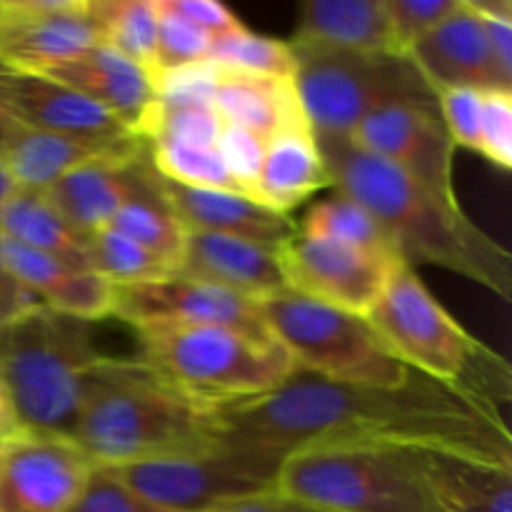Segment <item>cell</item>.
<instances>
[{
    "label": "cell",
    "instance_id": "f1b7e54d",
    "mask_svg": "<svg viewBox=\"0 0 512 512\" xmlns=\"http://www.w3.org/2000/svg\"><path fill=\"white\" fill-rule=\"evenodd\" d=\"M298 233L310 235V238L333 240V243L363 250V253L388 260V263H403L388 235L378 225V220L363 205L340 193H333L330 198L308 208L305 218L298 223Z\"/></svg>",
    "mask_w": 512,
    "mask_h": 512
},
{
    "label": "cell",
    "instance_id": "d6986e66",
    "mask_svg": "<svg viewBox=\"0 0 512 512\" xmlns=\"http://www.w3.org/2000/svg\"><path fill=\"white\" fill-rule=\"evenodd\" d=\"M408 58L435 95L450 88L512 93V83L490 53L483 23L465 0H458L453 13L410 48Z\"/></svg>",
    "mask_w": 512,
    "mask_h": 512
},
{
    "label": "cell",
    "instance_id": "7dc6e473",
    "mask_svg": "<svg viewBox=\"0 0 512 512\" xmlns=\"http://www.w3.org/2000/svg\"><path fill=\"white\" fill-rule=\"evenodd\" d=\"M0 18H3V0H0Z\"/></svg>",
    "mask_w": 512,
    "mask_h": 512
},
{
    "label": "cell",
    "instance_id": "d6a6232c",
    "mask_svg": "<svg viewBox=\"0 0 512 512\" xmlns=\"http://www.w3.org/2000/svg\"><path fill=\"white\" fill-rule=\"evenodd\" d=\"M110 228L123 233L125 238L135 240L145 250H150V253L163 258L165 263H170L178 270L188 230L175 218V213L168 208L165 198L128 203L110 220Z\"/></svg>",
    "mask_w": 512,
    "mask_h": 512
},
{
    "label": "cell",
    "instance_id": "8fae6325",
    "mask_svg": "<svg viewBox=\"0 0 512 512\" xmlns=\"http://www.w3.org/2000/svg\"><path fill=\"white\" fill-rule=\"evenodd\" d=\"M133 330L165 325H215L253 338H273L258 303L203 280L170 275L153 283L113 285V315Z\"/></svg>",
    "mask_w": 512,
    "mask_h": 512
},
{
    "label": "cell",
    "instance_id": "277c9868",
    "mask_svg": "<svg viewBox=\"0 0 512 512\" xmlns=\"http://www.w3.org/2000/svg\"><path fill=\"white\" fill-rule=\"evenodd\" d=\"M365 320L385 348L410 370L503 410L512 398V370L495 350L468 333L410 265H400Z\"/></svg>",
    "mask_w": 512,
    "mask_h": 512
},
{
    "label": "cell",
    "instance_id": "5bb4252c",
    "mask_svg": "<svg viewBox=\"0 0 512 512\" xmlns=\"http://www.w3.org/2000/svg\"><path fill=\"white\" fill-rule=\"evenodd\" d=\"M0 100H3L5 113L15 123L63 135V138L78 140V143L113 150L145 143L108 110L48 75L23 73V70L3 65Z\"/></svg>",
    "mask_w": 512,
    "mask_h": 512
},
{
    "label": "cell",
    "instance_id": "ee69618b",
    "mask_svg": "<svg viewBox=\"0 0 512 512\" xmlns=\"http://www.w3.org/2000/svg\"><path fill=\"white\" fill-rule=\"evenodd\" d=\"M25 433H28V430L20 423V415L18 410H15L13 398H10L8 385L0 378V445L13 443V440L23 438Z\"/></svg>",
    "mask_w": 512,
    "mask_h": 512
},
{
    "label": "cell",
    "instance_id": "ba28073f",
    "mask_svg": "<svg viewBox=\"0 0 512 512\" xmlns=\"http://www.w3.org/2000/svg\"><path fill=\"white\" fill-rule=\"evenodd\" d=\"M290 48L295 93L318 138H350L365 118L388 105L440 113L438 95L405 55Z\"/></svg>",
    "mask_w": 512,
    "mask_h": 512
},
{
    "label": "cell",
    "instance_id": "ac0fdd59",
    "mask_svg": "<svg viewBox=\"0 0 512 512\" xmlns=\"http://www.w3.org/2000/svg\"><path fill=\"white\" fill-rule=\"evenodd\" d=\"M40 75H48L93 100L95 105L115 115L130 133L148 143L160 108L158 88L148 70L120 55L118 50L95 43Z\"/></svg>",
    "mask_w": 512,
    "mask_h": 512
},
{
    "label": "cell",
    "instance_id": "3957f363",
    "mask_svg": "<svg viewBox=\"0 0 512 512\" xmlns=\"http://www.w3.org/2000/svg\"><path fill=\"white\" fill-rule=\"evenodd\" d=\"M73 440L95 465L143 463L218 443V410L185 395L143 355H103L85 378Z\"/></svg>",
    "mask_w": 512,
    "mask_h": 512
},
{
    "label": "cell",
    "instance_id": "4dcf8cb0",
    "mask_svg": "<svg viewBox=\"0 0 512 512\" xmlns=\"http://www.w3.org/2000/svg\"><path fill=\"white\" fill-rule=\"evenodd\" d=\"M208 63L225 73L255 75V78L293 80L295 75V53L288 40L260 35L250 28H240L213 40Z\"/></svg>",
    "mask_w": 512,
    "mask_h": 512
},
{
    "label": "cell",
    "instance_id": "f546056e",
    "mask_svg": "<svg viewBox=\"0 0 512 512\" xmlns=\"http://www.w3.org/2000/svg\"><path fill=\"white\" fill-rule=\"evenodd\" d=\"M100 30V43L110 45L150 73L158 40L155 0H90Z\"/></svg>",
    "mask_w": 512,
    "mask_h": 512
},
{
    "label": "cell",
    "instance_id": "74e56055",
    "mask_svg": "<svg viewBox=\"0 0 512 512\" xmlns=\"http://www.w3.org/2000/svg\"><path fill=\"white\" fill-rule=\"evenodd\" d=\"M480 155L500 170L512 168V93L485 90Z\"/></svg>",
    "mask_w": 512,
    "mask_h": 512
},
{
    "label": "cell",
    "instance_id": "83f0119b",
    "mask_svg": "<svg viewBox=\"0 0 512 512\" xmlns=\"http://www.w3.org/2000/svg\"><path fill=\"white\" fill-rule=\"evenodd\" d=\"M0 235L35 253L90 270L88 235L78 233L43 190L15 188L0 203Z\"/></svg>",
    "mask_w": 512,
    "mask_h": 512
},
{
    "label": "cell",
    "instance_id": "5b68a950",
    "mask_svg": "<svg viewBox=\"0 0 512 512\" xmlns=\"http://www.w3.org/2000/svg\"><path fill=\"white\" fill-rule=\"evenodd\" d=\"M100 358L93 323L43 305L0 328V378L28 433L73 440L85 378Z\"/></svg>",
    "mask_w": 512,
    "mask_h": 512
},
{
    "label": "cell",
    "instance_id": "e0dca14e",
    "mask_svg": "<svg viewBox=\"0 0 512 512\" xmlns=\"http://www.w3.org/2000/svg\"><path fill=\"white\" fill-rule=\"evenodd\" d=\"M58 213L78 233L108 228L110 220L135 200H160V175L150 160L148 143L118 155H103L70 170L45 190Z\"/></svg>",
    "mask_w": 512,
    "mask_h": 512
},
{
    "label": "cell",
    "instance_id": "7c38bea8",
    "mask_svg": "<svg viewBox=\"0 0 512 512\" xmlns=\"http://www.w3.org/2000/svg\"><path fill=\"white\" fill-rule=\"evenodd\" d=\"M280 265L288 290L365 318L403 263H388L333 240L295 233L280 250Z\"/></svg>",
    "mask_w": 512,
    "mask_h": 512
},
{
    "label": "cell",
    "instance_id": "603a6c76",
    "mask_svg": "<svg viewBox=\"0 0 512 512\" xmlns=\"http://www.w3.org/2000/svg\"><path fill=\"white\" fill-rule=\"evenodd\" d=\"M330 178L310 125L288 128L265 140L263 165L255 180L253 200L275 213L290 215L310 195L328 188Z\"/></svg>",
    "mask_w": 512,
    "mask_h": 512
},
{
    "label": "cell",
    "instance_id": "bcb514c9",
    "mask_svg": "<svg viewBox=\"0 0 512 512\" xmlns=\"http://www.w3.org/2000/svg\"><path fill=\"white\" fill-rule=\"evenodd\" d=\"M13 190H15L13 180L8 178V173H5V170H3V165H0V203H3V200L8 198V195L13 193Z\"/></svg>",
    "mask_w": 512,
    "mask_h": 512
},
{
    "label": "cell",
    "instance_id": "30bf717a",
    "mask_svg": "<svg viewBox=\"0 0 512 512\" xmlns=\"http://www.w3.org/2000/svg\"><path fill=\"white\" fill-rule=\"evenodd\" d=\"M283 455L213 443L188 453L118 465L115 475L163 512H215L235 500L278 490Z\"/></svg>",
    "mask_w": 512,
    "mask_h": 512
},
{
    "label": "cell",
    "instance_id": "cb8c5ba5",
    "mask_svg": "<svg viewBox=\"0 0 512 512\" xmlns=\"http://www.w3.org/2000/svg\"><path fill=\"white\" fill-rule=\"evenodd\" d=\"M288 43L350 53H395L385 0H305Z\"/></svg>",
    "mask_w": 512,
    "mask_h": 512
},
{
    "label": "cell",
    "instance_id": "9c48e42d",
    "mask_svg": "<svg viewBox=\"0 0 512 512\" xmlns=\"http://www.w3.org/2000/svg\"><path fill=\"white\" fill-rule=\"evenodd\" d=\"M258 310L295 370L338 383L395 385L408 378V365L385 348L363 315L315 303L293 290L260 300Z\"/></svg>",
    "mask_w": 512,
    "mask_h": 512
},
{
    "label": "cell",
    "instance_id": "ffe728a7",
    "mask_svg": "<svg viewBox=\"0 0 512 512\" xmlns=\"http://www.w3.org/2000/svg\"><path fill=\"white\" fill-rule=\"evenodd\" d=\"M160 193L190 233L240 238L275 253H280L298 233V223L290 215L275 213L258 200L233 190L188 188L160 175Z\"/></svg>",
    "mask_w": 512,
    "mask_h": 512
},
{
    "label": "cell",
    "instance_id": "4fadbf2b",
    "mask_svg": "<svg viewBox=\"0 0 512 512\" xmlns=\"http://www.w3.org/2000/svg\"><path fill=\"white\" fill-rule=\"evenodd\" d=\"M93 470L75 440L25 433L0 445V512H65Z\"/></svg>",
    "mask_w": 512,
    "mask_h": 512
},
{
    "label": "cell",
    "instance_id": "836d02e7",
    "mask_svg": "<svg viewBox=\"0 0 512 512\" xmlns=\"http://www.w3.org/2000/svg\"><path fill=\"white\" fill-rule=\"evenodd\" d=\"M155 3H158V40H155V58L150 68L153 83L165 75L203 65L210 50V38H205L188 20L173 13L163 0H155Z\"/></svg>",
    "mask_w": 512,
    "mask_h": 512
},
{
    "label": "cell",
    "instance_id": "484cf974",
    "mask_svg": "<svg viewBox=\"0 0 512 512\" xmlns=\"http://www.w3.org/2000/svg\"><path fill=\"white\" fill-rule=\"evenodd\" d=\"M138 143L133 148L113 150V148H95V145L78 143V140L63 138V135L45 133V130L28 128V125L13 123L8 135L0 143V165L13 180L15 188L25 190H48L58 183L60 178L80 165L90 163L103 155L128 153V150L140 148Z\"/></svg>",
    "mask_w": 512,
    "mask_h": 512
},
{
    "label": "cell",
    "instance_id": "7bdbcfd3",
    "mask_svg": "<svg viewBox=\"0 0 512 512\" xmlns=\"http://www.w3.org/2000/svg\"><path fill=\"white\" fill-rule=\"evenodd\" d=\"M215 512H323L313 505H305L300 500L288 498V495L278 493H263V495H253V498H245V500H235V503L223 505Z\"/></svg>",
    "mask_w": 512,
    "mask_h": 512
},
{
    "label": "cell",
    "instance_id": "8992f818",
    "mask_svg": "<svg viewBox=\"0 0 512 512\" xmlns=\"http://www.w3.org/2000/svg\"><path fill=\"white\" fill-rule=\"evenodd\" d=\"M428 450L330 443L285 455L278 493L323 512H440Z\"/></svg>",
    "mask_w": 512,
    "mask_h": 512
},
{
    "label": "cell",
    "instance_id": "60d3db41",
    "mask_svg": "<svg viewBox=\"0 0 512 512\" xmlns=\"http://www.w3.org/2000/svg\"><path fill=\"white\" fill-rule=\"evenodd\" d=\"M163 3L180 18L188 20L193 28H198L205 38H210V43L245 28L238 15L230 13L218 0H163Z\"/></svg>",
    "mask_w": 512,
    "mask_h": 512
},
{
    "label": "cell",
    "instance_id": "8d00e7d4",
    "mask_svg": "<svg viewBox=\"0 0 512 512\" xmlns=\"http://www.w3.org/2000/svg\"><path fill=\"white\" fill-rule=\"evenodd\" d=\"M440 120L455 148L480 153V120H483V90L450 88L438 93Z\"/></svg>",
    "mask_w": 512,
    "mask_h": 512
},
{
    "label": "cell",
    "instance_id": "7402d4cb",
    "mask_svg": "<svg viewBox=\"0 0 512 512\" xmlns=\"http://www.w3.org/2000/svg\"><path fill=\"white\" fill-rule=\"evenodd\" d=\"M0 260L43 308L98 323L113 315V283L93 270L25 248L0 235Z\"/></svg>",
    "mask_w": 512,
    "mask_h": 512
},
{
    "label": "cell",
    "instance_id": "2e32d148",
    "mask_svg": "<svg viewBox=\"0 0 512 512\" xmlns=\"http://www.w3.org/2000/svg\"><path fill=\"white\" fill-rule=\"evenodd\" d=\"M100 43L90 0H3L0 63L45 73Z\"/></svg>",
    "mask_w": 512,
    "mask_h": 512
},
{
    "label": "cell",
    "instance_id": "b9f144b4",
    "mask_svg": "<svg viewBox=\"0 0 512 512\" xmlns=\"http://www.w3.org/2000/svg\"><path fill=\"white\" fill-rule=\"evenodd\" d=\"M38 300L25 290V285L8 270V265L0 260V328L15 323L23 315L33 313L38 308Z\"/></svg>",
    "mask_w": 512,
    "mask_h": 512
},
{
    "label": "cell",
    "instance_id": "e575fe53",
    "mask_svg": "<svg viewBox=\"0 0 512 512\" xmlns=\"http://www.w3.org/2000/svg\"><path fill=\"white\" fill-rule=\"evenodd\" d=\"M458 0H385L390 43L398 55L408 58L410 48L438 28L455 10Z\"/></svg>",
    "mask_w": 512,
    "mask_h": 512
},
{
    "label": "cell",
    "instance_id": "44dd1931",
    "mask_svg": "<svg viewBox=\"0 0 512 512\" xmlns=\"http://www.w3.org/2000/svg\"><path fill=\"white\" fill-rule=\"evenodd\" d=\"M175 275L203 280L253 303L288 290L280 253L213 233H190Z\"/></svg>",
    "mask_w": 512,
    "mask_h": 512
},
{
    "label": "cell",
    "instance_id": "6da1fadb",
    "mask_svg": "<svg viewBox=\"0 0 512 512\" xmlns=\"http://www.w3.org/2000/svg\"><path fill=\"white\" fill-rule=\"evenodd\" d=\"M218 443L290 455L330 443L398 445L512 465L503 410L410 370L403 383H338L295 370L253 403L218 410Z\"/></svg>",
    "mask_w": 512,
    "mask_h": 512
},
{
    "label": "cell",
    "instance_id": "ab89813d",
    "mask_svg": "<svg viewBox=\"0 0 512 512\" xmlns=\"http://www.w3.org/2000/svg\"><path fill=\"white\" fill-rule=\"evenodd\" d=\"M480 18L495 65L512 83V3L510 0H465Z\"/></svg>",
    "mask_w": 512,
    "mask_h": 512
},
{
    "label": "cell",
    "instance_id": "4316f807",
    "mask_svg": "<svg viewBox=\"0 0 512 512\" xmlns=\"http://www.w3.org/2000/svg\"><path fill=\"white\" fill-rule=\"evenodd\" d=\"M440 512H512V465L458 453H425Z\"/></svg>",
    "mask_w": 512,
    "mask_h": 512
},
{
    "label": "cell",
    "instance_id": "d590c367",
    "mask_svg": "<svg viewBox=\"0 0 512 512\" xmlns=\"http://www.w3.org/2000/svg\"><path fill=\"white\" fill-rule=\"evenodd\" d=\"M65 512H163L128 488L113 468L95 465L83 490Z\"/></svg>",
    "mask_w": 512,
    "mask_h": 512
},
{
    "label": "cell",
    "instance_id": "9a60e30c",
    "mask_svg": "<svg viewBox=\"0 0 512 512\" xmlns=\"http://www.w3.org/2000/svg\"><path fill=\"white\" fill-rule=\"evenodd\" d=\"M348 140L440 198L458 200L453 180L455 145L438 110L388 105L365 118Z\"/></svg>",
    "mask_w": 512,
    "mask_h": 512
},
{
    "label": "cell",
    "instance_id": "7a4b0ae2",
    "mask_svg": "<svg viewBox=\"0 0 512 512\" xmlns=\"http://www.w3.org/2000/svg\"><path fill=\"white\" fill-rule=\"evenodd\" d=\"M335 193L363 205L405 265H435L512 298V255L445 200L348 138H318Z\"/></svg>",
    "mask_w": 512,
    "mask_h": 512
},
{
    "label": "cell",
    "instance_id": "52a82bcc",
    "mask_svg": "<svg viewBox=\"0 0 512 512\" xmlns=\"http://www.w3.org/2000/svg\"><path fill=\"white\" fill-rule=\"evenodd\" d=\"M135 333L148 363L213 410L265 398L295 373V363L275 338H253L215 325H165Z\"/></svg>",
    "mask_w": 512,
    "mask_h": 512
},
{
    "label": "cell",
    "instance_id": "f6af8a7d",
    "mask_svg": "<svg viewBox=\"0 0 512 512\" xmlns=\"http://www.w3.org/2000/svg\"><path fill=\"white\" fill-rule=\"evenodd\" d=\"M3 65H5V63H0V70H3ZM13 123H15V120L10 118L8 113H5L3 100H0V143H3V138H5V135H8V130L13 128Z\"/></svg>",
    "mask_w": 512,
    "mask_h": 512
},
{
    "label": "cell",
    "instance_id": "1f68e13d",
    "mask_svg": "<svg viewBox=\"0 0 512 512\" xmlns=\"http://www.w3.org/2000/svg\"><path fill=\"white\" fill-rule=\"evenodd\" d=\"M88 260L90 270L103 275L113 285L153 283V280L175 275L173 265L145 250L135 240L125 238L110 225L88 235Z\"/></svg>",
    "mask_w": 512,
    "mask_h": 512
},
{
    "label": "cell",
    "instance_id": "f35d334b",
    "mask_svg": "<svg viewBox=\"0 0 512 512\" xmlns=\"http://www.w3.org/2000/svg\"><path fill=\"white\" fill-rule=\"evenodd\" d=\"M218 150L225 163V170L233 178L235 188L243 195H248V198H253L255 180H258L260 165H263L265 140L238 128V125L225 123L223 130H220Z\"/></svg>",
    "mask_w": 512,
    "mask_h": 512
},
{
    "label": "cell",
    "instance_id": "d4e9b609",
    "mask_svg": "<svg viewBox=\"0 0 512 512\" xmlns=\"http://www.w3.org/2000/svg\"><path fill=\"white\" fill-rule=\"evenodd\" d=\"M213 108L223 123L238 125L260 140L273 138L288 128L310 125L295 93L293 80L255 78V75L225 73L218 68Z\"/></svg>",
    "mask_w": 512,
    "mask_h": 512
}]
</instances>
